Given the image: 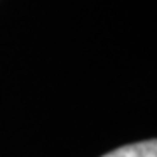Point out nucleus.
<instances>
[{
    "instance_id": "obj_1",
    "label": "nucleus",
    "mask_w": 157,
    "mask_h": 157,
    "mask_svg": "<svg viewBox=\"0 0 157 157\" xmlns=\"http://www.w3.org/2000/svg\"><path fill=\"white\" fill-rule=\"evenodd\" d=\"M103 157H157V141L145 140L131 143V145H124L105 154Z\"/></svg>"
}]
</instances>
